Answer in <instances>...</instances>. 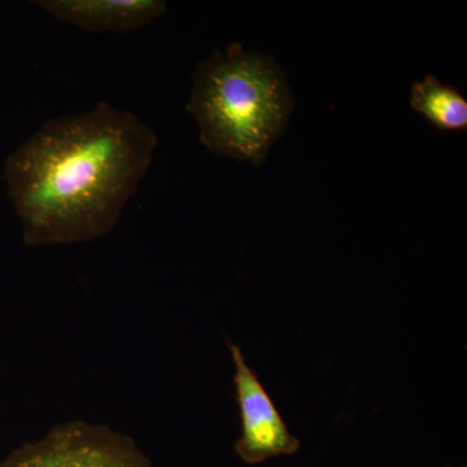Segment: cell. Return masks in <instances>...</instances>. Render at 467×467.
I'll list each match as a JSON object with an SVG mask.
<instances>
[{
  "instance_id": "6da1fadb",
  "label": "cell",
  "mask_w": 467,
  "mask_h": 467,
  "mask_svg": "<svg viewBox=\"0 0 467 467\" xmlns=\"http://www.w3.org/2000/svg\"><path fill=\"white\" fill-rule=\"evenodd\" d=\"M158 137L140 117L107 101L45 122L5 168L27 245L109 235L152 164Z\"/></svg>"
},
{
  "instance_id": "7a4b0ae2",
  "label": "cell",
  "mask_w": 467,
  "mask_h": 467,
  "mask_svg": "<svg viewBox=\"0 0 467 467\" xmlns=\"http://www.w3.org/2000/svg\"><path fill=\"white\" fill-rule=\"evenodd\" d=\"M186 109L211 152L259 165L285 133L294 99L272 57L233 43L199 64Z\"/></svg>"
},
{
  "instance_id": "3957f363",
  "label": "cell",
  "mask_w": 467,
  "mask_h": 467,
  "mask_svg": "<svg viewBox=\"0 0 467 467\" xmlns=\"http://www.w3.org/2000/svg\"><path fill=\"white\" fill-rule=\"evenodd\" d=\"M0 467H152L133 439L109 426L61 423L42 441L27 442Z\"/></svg>"
},
{
  "instance_id": "277c9868",
  "label": "cell",
  "mask_w": 467,
  "mask_h": 467,
  "mask_svg": "<svg viewBox=\"0 0 467 467\" xmlns=\"http://www.w3.org/2000/svg\"><path fill=\"white\" fill-rule=\"evenodd\" d=\"M234 365V384L241 413L242 435L235 451L248 465H257L272 457L292 456L300 450V441L291 434L275 401L257 374L245 361L241 347L227 340Z\"/></svg>"
},
{
  "instance_id": "5b68a950",
  "label": "cell",
  "mask_w": 467,
  "mask_h": 467,
  "mask_svg": "<svg viewBox=\"0 0 467 467\" xmlns=\"http://www.w3.org/2000/svg\"><path fill=\"white\" fill-rule=\"evenodd\" d=\"M51 17L90 33H130L167 12L162 0H41Z\"/></svg>"
},
{
  "instance_id": "8992f818",
  "label": "cell",
  "mask_w": 467,
  "mask_h": 467,
  "mask_svg": "<svg viewBox=\"0 0 467 467\" xmlns=\"http://www.w3.org/2000/svg\"><path fill=\"white\" fill-rule=\"evenodd\" d=\"M410 106L439 130H466L465 98L453 86L442 85L435 76H427L411 86Z\"/></svg>"
},
{
  "instance_id": "52a82bcc",
  "label": "cell",
  "mask_w": 467,
  "mask_h": 467,
  "mask_svg": "<svg viewBox=\"0 0 467 467\" xmlns=\"http://www.w3.org/2000/svg\"><path fill=\"white\" fill-rule=\"evenodd\" d=\"M462 467H466V466H462Z\"/></svg>"
}]
</instances>
